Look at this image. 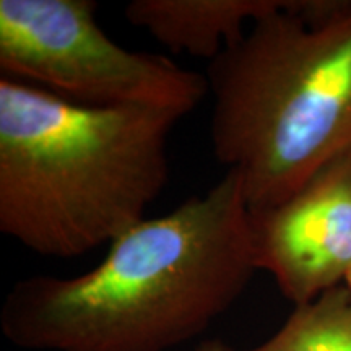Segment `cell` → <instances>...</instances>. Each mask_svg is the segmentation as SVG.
Masks as SVG:
<instances>
[{"label": "cell", "instance_id": "1", "mask_svg": "<svg viewBox=\"0 0 351 351\" xmlns=\"http://www.w3.org/2000/svg\"><path fill=\"white\" fill-rule=\"evenodd\" d=\"M241 176L145 218L75 276L19 280L0 309L3 337L29 351H171L204 333L256 275Z\"/></svg>", "mask_w": 351, "mask_h": 351}, {"label": "cell", "instance_id": "2", "mask_svg": "<svg viewBox=\"0 0 351 351\" xmlns=\"http://www.w3.org/2000/svg\"><path fill=\"white\" fill-rule=\"evenodd\" d=\"M182 117L91 108L0 78V232L38 256L73 258L145 219L169 181Z\"/></svg>", "mask_w": 351, "mask_h": 351}, {"label": "cell", "instance_id": "3", "mask_svg": "<svg viewBox=\"0 0 351 351\" xmlns=\"http://www.w3.org/2000/svg\"><path fill=\"white\" fill-rule=\"evenodd\" d=\"M210 142L249 212L351 152V0H287L207 65Z\"/></svg>", "mask_w": 351, "mask_h": 351}, {"label": "cell", "instance_id": "4", "mask_svg": "<svg viewBox=\"0 0 351 351\" xmlns=\"http://www.w3.org/2000/svg\"><path fill=\"white\" fill-rule=\"evenodd\" d=\"M93 0H0L2 77L91 108H147L186 117L207 77L112 41Z\"/></svg>", "mask_w": 351, "mask_h": 351}, {"label": "cell", "instance_id": "5", "mask_svg": "<svg viewBox=\"0 0 351 351\" xmlns=\"http://www.w3.org/2000/svg\"><path fill=\"white\" fill-rule=\"evenodd\" d=\"M251 213L257 269L295 306L345 283L351 270V152L275 207Z\"/></svg>", "mask_w": 351, "mask_h": 351}, {"label": "cell", "instance_id": "6", "mask_svg": "<svg viewBox=\"0 0 351 351\" xmlns=\"http://www.w3.org/2000/svg\"><path fill=\"white\" fill-rule=\"evenodd\" d=\"M285 3L287 0H132L124 15L171 52L212 62L244 36L245 25Z\"/></svg>", "mask_w": 351, "mask_h": 351}, {"label": "cell", "instance_id": "7", "mask_svg": "<svg viewBox=\"0 0 351 351\" xmlns=\"http://www.w3.org/2000/svg\"><path fill=\"white\" fill-rule=\"evenodd\" d=\"M245 351H351V288L340 285L295 306L270 339Z\"/></svg>", "mask_w": 351, "mask_h": 351}, {"label": "cell", "instance_id": "8", "mask_svg": "<svg viewBox=\"0 0 351 351\" xmlns=\"http://www.w3.org/2000/svg\"><path fill=\"white\" fill-rule=\"evenodd\" d=\"M195 351H231V348L225 343V341L218 339H210L204 340L202 343L197 345Z\"/></svg>", "mask_w": 351, "mask_h": 351}, {"label": "cell", "instance_id": "9", "mask_svg": "<svg viewBox=\"0 0 351 351\" xmlns=\"http://www.w3.org/2000/svg\"><path fill=\"white\" fill-rule=\"evenodd\" d=\"M343 285H346V287L351 288V270H350L348 276H346V280H345V283H343Z\"/></svg>", "mask_w": 351, "mask_h": 351}]
</instances>
